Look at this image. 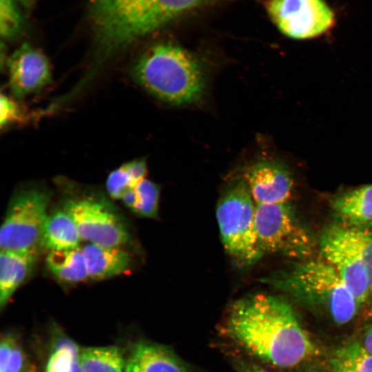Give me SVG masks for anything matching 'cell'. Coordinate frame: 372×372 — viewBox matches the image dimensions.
<instances>
[{"instance_id": "obj_27", "label": "cell", "mask_w": 372, "mask_h": 372, "mask_svg": "<svg viewBox=\"0 0 372 372\" xmlns=\"http://www.w3.org/2000/svg\"><path fill=\"white\" fill-rule=\"evenodd\" d=\"M364 305L366 307L358 331V338L354 340L372 353V293Z\"/></svg>"}, {"instance_id": "obj_12", "label": "cell", "mask_w": 372, "mask_h": 372, "mask_svg": "<svg viewBox=\"0 0 372 372\" xmlns=\"http://www.w3.org/2000/svg\"><path fill=\"white\" fill-rule=\"evenodd\" d=\"M256 204L287 203L293 185L291 174L281 162L259 159L245 169L242 175Z\"/></svg>"}, {"instance_id": "obj_11", "label": "cell", "mask_w": 372, "mask_h": 372, "mask_svg": "<svg viewBox=\"0 0 372 372\" xmlns=\"http://www.w3.org/2000/svg\"><path fill=\"white\" fill-rule=\"evenodd\" d=\"M9 87L17 99L41 91L52 81L48 58L40 50L23 43L8 57Z\"/></svg>"}, {"instance_id": "obj_28", "label": "cell", "mask_w": 372, "mask_h": 372, "mask_svg": "<svg viewBox=\"0 0 372 372\" xmlns=\"http://www.w3.org/2000/svg\"><path fill=\"white\" fill-rule=\"evenodd\" d=\"M0 103V124L1 127L21 119V112L19 107L10 98L1 94Z\"/></svg>"}, {"instance_id": "obj_32", "label": "cell", "mask_w": 372, "mask_h": 372, "mask_svg": "<svg viewBox=\"0 0 372 372\" xmlns=\"http://www.w3.org/2000/svg\"><path fill=\"white\" fill-rule=\"evenodd\" d=\"M299 372H326L323 369H320L319 367L310 366L309 367L304 368Z\"/></svg>"}, {"instance_id": "obj_13", "label": "cell", "mask_w": 372, "mask_h": 372, "mask_svg": "<svg viewBox=\"0 0 372 372\" xmlns=\"http://www.w3.org/2000/svg\"><path fill=\"white\" fill-rule=\"evenodd\" d=\"M124 372H193L166 346L145 340L131 345L125 357Z\"/></svg>"}, {"instance_id": "obj_9", "label": "cell", "mask_w": 372, "mask_h": 372, "mask_svg": "<svg viewBox=\"0 0 372 372\" xmlns=\"http://www.w3.org/2000/svg\"><path fill=\"white\" fill-rule=\"evenodd\" d=\"M265 8L277 28L295 39L320 37L335 24V14L324 0H267Z\"/></svg>"}, {"instance_id": "obj_10", "label": "cell", "mask_w": 372, "mask_h": 372, "mask_svg": "<svg viewBox=\"0 0 372 372\" xmlns=\"http://www.w3.org/2000/svg\"><path fill=\"white\" fill-rule=\"evenodd\" d=\"M63 209L73 218L81 240L105 247H121L129 240L121 219L103 202L86 197L65 202Z\"/></svg>"}, {"instance_id": "obj_17", "label": "cell", "mask_w": 372, "mask_h": 372, "mask_svg": "<svg viewBox=\"0 0 372 372\" xmlns=\"http://www.w3.org/2000/svg\"><path fill=\"white\" fill-rule=\"evenodd\" d=\"M81 241L76 223L63 209L48 215L42 234L41 246L50 251L74 249Z\"/></svg>"}, {"instance_id": "obj_6", "label": "cell", "mask_w": 372, "mask_h": 372, "mask_svg": "<svg viewBox=\"0 0 372 372\" xmlns=\"http://www.w3.org/2000/svg\"><path fill=\"white\" fill-rule=\"evenodd\" d=\"M254 226L259 249L299 260L308 259L314 240L288 203L256 204Z\"/></svg>"}, {"instance_id": "obj_30", "label": "cell", "mask_w": 372, "mask_h": 372, "mask_svg": "<svg viewBox=\"0 0 372 372\" xmlns=\"http://www.w3.org/2000/svg\"><path fill=\"white\" fill-rule=\"evenodd\" d=\"M232 363L236 372H271L253 362L241 358H233Z\"/></svg>"}, {"instance_id": "obj_7", "label": "cell", "mask_w": 372, "mask_h": 372, "mask_svg": "<svg viewBox=\"0 0 372 372\" xmlns=\"http://www.w3.org/2000/svg\"><path fill=\"white\" fill-rule=\"evenodd\" d=\"M50 198L48 192L37 187L12 196L1 226V250L39 254Z\"/></svg>"}, {"instance_id": "obj_5", "label": "cell", "mask_w": 372, "mask_h": 372, "mask_svg": "<svg viewBox=\"0 0 372 372\" xmlns=\"http://www.w3.org/2000/svg\"><path fill=\"white\" fill-rule=\"evenodd\" d=\"M255 207L242 177L229 186L217 204L216 219L223 245L243 265H252L263 256L255 231Z\"/></svg>"}, {"instance_id": "obj_1", "label": "cell", "mask_w": 372, "mask_h": 372, "mask_svg": "<svg viewBox=\"0 0 372 372\" xmlns=\"http://www.w3.org/2000/svg\"><path fill=\"white\" fill-rule=\"evenodd\" d=\"M225 329L244 350L276 367L293 368L320 355L291 304L274 296L259 293L235 301Z\"/></svg>"}, {"instance_id": "obj_4", "label": "cell", "mask_w": 372, "mask_h": 372, "mask_svg": "<svg viewBox=\"0 0 372 372\" xmlns=\"http://www.w3.org/2000/svg\"><path fill=\"white\" fill-rule=\"evenodd\" d=\"M302 260L273 273L264 282L324 313L337 324L351 321L362 307L333 267L321 257Z\"/></svg>"}, {"instance_id": "obj_2", "label": "cell", "mask_w": 372, "mask_h": 372, "mask_svg": "<svg viewBox=\"0 0 372 372\" xmlns=\"http://www.w3.org/2000/svg\"><path fill=\"white\" fill-rule=\"evenodd\" d=\"M207 1L90 0L89 19L99 48L94 69L136 40Z\"/></svg>"}, {"instance_id": "obj_22", "label": "cell", "mask_w": 372, "mask_h": 372, "mask_svg": "<svg viewBox=\"0 0 372 372\" xmlns=\"http://www.w3.org/2000/svg\"><path fill=\"white\" fill-rule=\"evenodd\" d=\"M0 372H39L17 336L11 333L1 336Z\"/></svg>"}, {"instance_id": "obj_26", "label": "cell", "mask_w": 372, "mask_h": 372, "mask_svg": "<svg viewBox=\"0 0 372 372\" xmlns=\"http://www.w3.org/2000/svg\"><path fill=\"white\" fill-rule=\"evenodd\" d=\"M132 187L133 185L124 164L113 170L107 176L106 189L113 199H121L123 193Z\"/></svg>"}, {"instance_id": "obj_15", "label": "cell", "mask_w": 372, "mask_h": 372, "mask_svg": "<svg viewBox=\"0 0 372 372\" xmlns=\"http://www.w3.org/2000/svg\"><path fill=\"white\" fill-rule=\"evenodd\" d=\"M38 254L8 250L0 254V308L9 302L15 291L31 273Z\"/></svg>"}, {"instance_id": "obj_29", "label": "cell", "mask_w": 372, "mask_h": 372, "mask_svg": "<svg viewBox=\"0 0 372 372\" xmlns=\"http://www.w3.org/2000/svg\"><path fill=\"white\" fill-rule=\"evenodd\" d=\"M130 177L133 187L145 178L147 173V164L144 158H138L124 163Z\"/></svg>"}, {"instance_id": "obj_14", "label": "cell", "mask_w": 372, "mask_h": 372, "mask_svg": "<svg viewBox=\"0 0 372 372\" xmlns=\"http://www.w3.org/2000/svg\"><path fill=\"white\" fill-rule=\"evenodd\" d=\"M88 278L94 280L110 278L126 272L131 256L120 247H105L87 242L81 247Z\"/></svg>"}, {"instance_id": "obj_21", "label": "cell", "mask_w": 372, "mask_h": 372, "mask_svg": "<svg viewBox=\"0 0 372 372\" xmlns=\"http://www.w3.org/2000/svg\"><path fill=\"white\" fill-rule=\"evenodd\" d=\"M328 365L331 372H372V353L351 340L331 353Z\"/></svg>"}, {"instance_id": "obj_33", "label": "cell", "mask_w": 372, "mask_h": 372, "mask_svg": "<svg viewBox=\"0 0 372 372\" xmlns=\"http://www.w3.org/2000/svg\"><path fill=\"white\" fill-rule=\"evenodd\" d=\"M21 3L25 6H28L31 3H32L33 0H15Z\"/></svg>"}, {"instance_id": "obj_19", "label": "cell", "mask_w": 372, "mask_h": 372, "mask_svg": "<svg viewBox=\"0 0 372 372\" xmlns=\"http://www.w3.org/2000/svg\"><path fill=\"white\" fill-rule=\"evenodd\" d=\"M45 263L50 273L62 282L74 284L88 278L85 261L80 247L50 251Z\"/></svg>"}, {"instance_id": "obj_20", "label": "cell", "mask_w": 372, "mask_h": 372, "mask_svg": "<svg viewBox=\"0 0 372 372\" xmlns=\"http://www.w3.org/2000/svg\"><path fill=\"white\" fill-rule=\"evenodd\" d=\"M80 362L83 372H124L125 357L116 345L83 347Z\"/></svg>"}, {"instance_id": "obj_3", "label": "cell", "mask_w": 372, "mask_h": 372, "mask_svg": "<svg viewBox=\"0 0 372 372\" xmlns=\"http://www.w3.org/2000/svg\"><path fill=\"white\" fill-rule=\"evenodd\" d=\"M132 78L156 98L174 105L199 101L206 78L199 61L184 48L169 43L155 44L134 63Z\"/></svg>"}, {"instance_id": "obj_25", "label": "cell", "mask_w": 372, "mask_h": 372, "mask_svg": "<svg viewBox=\"0 0 372 372\" xmlns=\"http://www.w3.org/2000/svg\"><path fill=\"white\" fill-rule=\"evenodd\" d=\"M352 227L366 265L372 293V222Z\"/></svg>"}, {"instance_id": "obj_18", "label": "cell", "mask_w": 372, "mask_h": 372, "mask_svg": "<svg viewBox=\"0 0 372 372\" xmlns=\"http://www.w3.org/2000/svg\"><path fill=\"white\" fill-rule=\"evenodd\" d=\"M49 350L45 372H83L81 347L56 324L51 327Z\"/></svg>"}, {"instance_id": "obj_16", "label": "cell", "mask_w": 372, "mask_h": 372, "mask_svg": "<svg viewBox=\"0 0 372 372\" xmlns=\"http://www.w3.org/2000/svg\"><path fill=\"white\" fill-rule=\"evenodd\" d=\"M331 207L340 223L360 225L372 222V184L347 192L335 197Z\"/></svg>"}, {"instance_id": "obj_23", "label": "cell", "mask_w": 372, "mask_h": 372, "mask_svg": "<svg viewBox=\"0 0 372 372\" xmlns=\"http://www.w3.org/2000/svg\"><path fill=\"white\" fill-rule=\"evenodd\" d=\"M134 187L137 194V203L132 211L145 218H157L160 196L159 186L144 178Z\"/></svg>"}, {"instance_id": "obj_31", "label": "cell", "mask_w": 372, "mask_h": 372, "mask_svg": "<svg viewBox=\"0 0 372 372\" xmlns=\"http://www.w3.org/2000/svg\"><path fill=\"white\" fill-rule=\"evenodd\" d=\"M121 199L125 205L132 211L137 203V194L135 187L127 188L123 193Z\"/></svg>"}, {"instance_id": "obj_24", "label": "cell", "mask_w": 372, "mask_h": 372, "mask_svg": "<svg viewBox=\"0 0 372 372\" xmlns=\"http://www.w3.org/2000/svg\"><path fill=\"white\" fill-rule=\"evenodd\" d=\"M23 28V19L15 0H0V34L10 41L17 37Z\"/></svg>"}, {"instance_id": "obj_8", "label": "cell", "mask_w": 372, "mask_h": 372, "mask_svg": "<svg viewBox=\"0 0 372 372\" xmlns=\"http://www.w3.org/2000/svg\"><path fill=\"white\" fill-rule=\"evenodd\" d=\"M321 258L336 271L361 307L371 295L367 269L352 227L340 223L331 225L320 240Z\"/></svg>"}]
</instances>
